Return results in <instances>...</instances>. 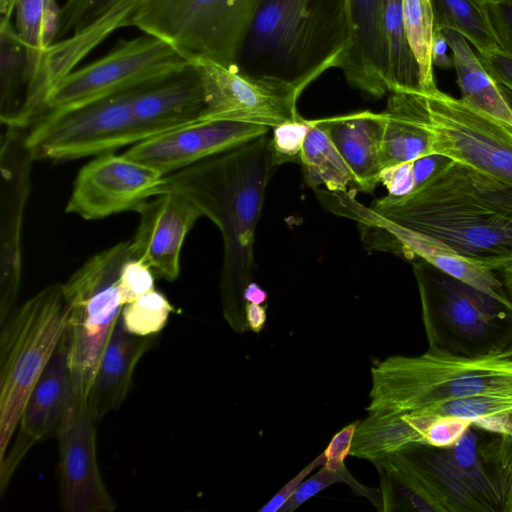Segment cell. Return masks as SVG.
I'll return each instance as SVG.
<instances>
[{
    "instance_id": "1",
    "label": "cell",
    "mask_w": 512,
    "mask_h": 512,
    "mask_svg": "<svg viewBox=\"0 0 512 512\" xmlns=\"http://www.w3.org/2000/svg\"><path fill=\"white\" fill-rule=\"evenodd\" d=\"M275 168L267 133L165 175L155 192L185 195L218 227L224 247L221 300L233 327L244 322L243 293L252 281L256 226Z\"/></svg>"
},
{
    "instance_id": "2",
    "label": "cell",
    "mask_w": 512,
    "mask_h": 512,
    "mask_svg": "<svg viewBox=\"0 0 512 512\" xmlns=\"http://www.w3.org/2000/svg\"><path fill=\"white\" fill-rule=\"evenodd\" d=\"M352 39L349 0H258L235 64L301 94L339 67Z\"/></svg>"
},
{
    "instance_id": "3",
    "label": "cell",
    "mask_w": 512,
    "mask_h": 512,
    "mask_svg": "<svg viewBox=\"0 0 512 512\" xmlns=\"http://www.w3.org/2000/svg\"><path fill=\"white\" fill-rule=\"evenodd\" d=\"M484 431L471 424L453 445L415 443L374 462L381 476L384 511L397 495L419 511L502 512L499 489L483 463Z\"/></svg>"
},
{
    "instance_id": "4",
    "label": "cell",
    "mask_w": 512,
    "mask_h": 512,
    "mask_svg": "<svg viewBox=\"0 0 512 512\" xmlns=\"http://www.w3.org/2000/svg\"><path fill=\"white\" fill-rule=\"evenodd\" d=\"M476 396L512 399V345L476 357L430 348L418 356H390L371 368L366 411L399 415Z\"/></svg>"
},
{
    "instance_id": "5",
    "label": "cell",
    "mask_w": 512,
    "mask_h": 512,
    "mask_svg": "<svg viewBox=\"0 0 512 512\" xmlns=\"http://www.w3.org/2000/svg\"><path fill=\"white\" fill-rule=\"evenodd\" d=\"M370 208L490 270L512 264V222L431 181L405 196L386 195Z\"/></svg>"
},
{
    "instance_id": "6",
    "label": "cell",
    "mask_w": 512,
    "mask_h": 512,
    "mask_svg": "<svg viewBox=\"0 0 512 512\" xmlns=\"http://www.w3.org/2000/svg\"><path fill=\"white\" fill-rule=\"evenodd\" d=\"M71 309L63 284L54 283L15 307L1 324L0 460L66 331Z\"/></svg>"
},
{
    "instance_id": "7",
    "label": "cell",
    "mask_w": 512,
    "mask_h": 512,
    "mask_svg": "<svg viewBox=\"0 0 512 512\" xmlns=\"http://www.w3.org/2000/svg\"><path fill=\"white\" fill-rule=\"evenodd\" d=\"M430 349L476 357L512 345V306L422 259L412 260Z\"/></svg>"
},
{
    "instance_id": "8",
    "label": "cell",
    "mask_w": 512,
    "mask_h": 512,
    "mask_svg": "<svg viewBox=\"0 0 512 512\" xmlns=\"http://www.w3.org/2000/svg\"><path fill=\"white\" fill-rule=\"evenodd\" d=\"M130 257V241L119 242L89 257L63 284L72 308L66 329L68 361L82 402L121 315L118 280Z\"/></svg>"
},
{
    "instance_id": "9",
    "label": "cell",
    "mask_w": 512,
    "mask_h": 512,
    "mask_svg": "<svg viewBox=\"0 0 512 512\" xmlns=\"http://www.w3.org/2000/svg\"><path fill=\"white\" fill-rule=\"evenodd\" d=\"M258 0H144L130 26L168 43L192 64L236 59Z\"/></svg>"
},
{
    "instance_id": "10",
    "label": "cell",
    "mask_w": 512,
    "mask_h": 512,
    "mask_svg": "<svg viewBox=\"0 0 512 512\" xmlns=\"http://www.w3.org/2000/svg\"><path fill=\"white\" fill-rule=\"evenodd\" d=\"M431 133L433 155L512 181V126L439 89L397 93Z\"/></svg>"
},
{
    "instance_id": "11",
    "label": "cell",
    "mask_w": 512,
    "mask_h": 512,
    "mask_svg": "<svg viewBox=\"0 0 512 512\" xmlns=\"http://www.w3.org/2000/svg\"><path fill=\"white\" fill-rule=\"evenodd\" d=\"M190 64L154 36L143 34L123 41L105 56L73 70L56 83L35 120L154 84Z\"/></svg>"
},
{
    "instance_id": "12",
    "label": "cell",
    "mask_w": 512,
    "mask_h": 512,
    "mask_svg": "<svg viewBox=\"0 0 512 512\" xmlns=\"http://www.w3.org/2000/svg\"><path fill=\"white\" fill-rule=\"evenodd\" d=\"M133 91L38 117L26 128L27 143L36 160L99 156L137 143Z\"/></svg>"
},
{
    "instance_id": "13",
    "label": "cell",
    "mask_w": 512,
    "mask_h": 512,
    "mask_svg": "<svg viewBox=\"0 0 512 512\" xmlns=\"http://www.w3.org/2000/svg\"><path fill=\"white\" fill-rule=\"evenodd\" d=\"M205 92V110L200 121H232L273 128L298 121L299 91L273 78L257 77L236 64L199 60Z\"/></svg>"
},
{
    "instance_id": "14",
    "label": "cell",
    "mask_w": 512,
    "mask_h": 512,
    "mask_svg": "<svg viewBox=\"0 0 512 512\" xmlns=\"http://www.w3.org/2000/svg\"><path fill=\"white\" fill-rule=\"evenodd\" d=\"M0 147V325L15 308L22 279V229L33 162L27 129L5 126Z\"/></svg>"
},
{
    "instance_id": "15",
    "label": "cell",
    "mask_w": 512,
    "mask_h": 512,
    "mask_svg": "<svg viewBox=\"0 0 512 512\" xmlns=\"http://www.w3.org/2000/svg\"><path fill=\"white\" fill-rule=\"evenodd\" d=\"M68 354L65 331L27 400L13 444L0 460V496L7 490L31 448L45 438H57L74 421L83 403L69 366Z\"/></svg>"
},
{
    "instance_id": "16",
    "label": "cell",
    "mask_w": 512,
    "mask_h": 512,
    "mask_svg": "<svg viewBox=\"0 0 512 512\" xmlns=\"http://www.w3.org/2000/svg\"><path fill=\"white\" fill-rule=\"evenodd\" d=\"M164 176L124 154L96 156L79 170L65 211L85 220L135 211L155 195Z\"/></svg>"
},
{
    "instance_id": "17",
    "label": "cell",
    "mask_w": 512,
    "mask_h": 512,
    "mask_svg": "<svg viewBox=\"0 0 512 512\" xmlns=\"http://www.w3.org/2000/svg\"><path fill=\"white\" fill-rule=\"evenodd\" d=\"M144 0H67L56 41L42 57L40 84L51 89L111 34L130 21Z\"/></svg>"
},
{
    "instance_id": "18",
    "label": "cell",
    "mask_w": 512,
    "mask_h": 512,
    "mask_svg": "<svg viewBox=\"0 0 512 512\" xmlns=\"http://www.w3.org/2000/svg\"><path fill=\"white\" fill-rule=\"evenodd\" d=\"M270 129L232 121H199L135 143L123 154L168 175L265 135Z\"/></svg>"
},
{
    "instance_id": "19",
    "label": "cell",
    "mask_w": 512,
    "mask_h": 512,
    "mask_svg": "<svg viewBox=\"0 0 512 512\" xmlns=\"http://www.w3.org/2000/svg\"><path fill=\"white\" fill-rule=\"evenodd\" d=\"M139 224L129 239L132 258L146 263L155 277L174 281L180 274L185 238L202 216L188 197L164 192L142 202L135 210Z\"/></svg>"
},
{
    "instance_id": "20",
    "label": "cell",
    "mask_w": 512,
    "mask_h": 512,
    "mask_svg": "<svg viewBox=\"0 0 512 512\" xmlns=\"http://www.w3.org/2000/svg\"><path fill=\"white\" fill-rule=\"evenodd\" d=\"M95 422L83 402L74 421L57 437L60 503L66 512H110L116 508L98 467Z\"/></svg>"
},
{
    "instance_id": "21",
    "label": "cell",
    "mask_w": 512,
    "mask_h": 512,
    "mask_svg": "<svg viewBox=\"0 0 512 512\" xmlns=\"http://www.w3.org/2000/svg\"><path fill=\"white\" fill-rule=\"evenodd\" d=\"M204 110V86L195 64L132 94L138 142L199 122Z\"/></svg>"
},
{
    "instance_id": "22",
    "label": "cell",
    "mask_w": 512,
    "mask_h": 512,
    "mask_svg": "<svg viewBox=\"0 0 512 512\" xmlns=\"http://www.w3.org/2000/svg\"><path fill=\"white\" fill-rule=\"evenodd\" d=\"M383 2L349 0L353 39L338 67L353 88L375 99L387 92L386 49L382 31Z\"/></svg>"
},
{
    "instance_id": "23",
    "label": "cell",
    "mask_w": 512,
    "mask_h": 512,
    "mask_svg": "<svg viewBox=\"0 0 512 512\" xmlns=\"http://www.w3.org/2000/svg\"><path fill=\"white\" fill-rule=\"evenodd\" d=\"M316 122L329 134L350 168L356 192H373L383 170L384 113L365 110L320 118Z\"/></svg>"
},
{
    "instance_id": "24",
    "label": "cell",
    "mask_w": 512,
    "mask_h": 512,
    "mask_svg": "<svg viewBox=\"0 0 512 512\" xmlns=\"http://www.w3.org/2000/svg\"><path fill=\"white\" fill-rule=\"evenodd\" d=\"M154 341L155 335L130 333L119 317L100 358L86 400L87 409L95 421L121 406L132 386L137 363Z\"/></svg>"
},
{
    "instance_id": "25",
    "label": "cell",
    "mask_w": 512,
    "mask_h": 512,
    "mask_svg": "<svg viewBox=\"0 0 512 512\" xmlns=\"http://www.w3.org/2000/svg\"><path fill=\"white\" fill-rule=\"evenodd\" d=\"M442 32L452 52L461 99L512 126V108L468 41L456 31L444 29Z\"/></svg>"
},
{
    "instance_id": "26",
    "label": "cell",
    "mask_w": 512,
    "mask_h": 512,
    "mask_svg": "<svg viewBox=\"0 0 512 512\" xmlns=\"http://www.w3.org/2000/svg\"><path fill=\"white\" fill-rule=\"evenodd\" d=\"M426 181L466 198L512 222V181L448 160Z\"/></svg>"
},
{
    "instance_id": "27",
    "label": "cell",
    "mask_w": 512,
    "mask_h": 512,
    "mask_svg": "<svg viewBox=\"0 0 512 512\" xmlns=\"http://www.w3.org/2000/svg\"><path fill=\"white\" fill-rule=\"evenodd\" d=\"M308 123L299 161L306 185L313 189L323 186L328 191L354 194V176L329 134L316 119L308 120Z\"/></svg>"
},
{
    "instance_id": "28",
    "label": "cell",
    "mask_w": 512,
    "mask_h": 512,
    "mask_svg": "<svg viewBox=\"0 0 512 512\" xmlns=\"http://www.w3.org/2000/svg\"><path fill=\"white\" fill-rule=\"evenodd\" d=\"M382 31L386 49L387 92L424 93L420 69L405 32L402 0H384Z\"/></svg>"
},
{
    "instance_id": "29",
    "label": "cell",
    "mask_w": 512,
    "mask_h": 512,
    "mask_svg": "<svg viewBox=\"0 0 512 512\" xmlns=\"http://www.w3.org/2000/svg\"><path fill=\"white\" fill-rule=\"evenodd\" d=\"M383 113V169L433 155L431 133L410 113L397 93H391Z\"/></svg>"
},
{
    "instance_id": "30",
    "label": "cell",
    "mask_w": 512,
    "mask_h": 512,
    "mask_svg": "<svg viewBox=\"0 0 512 512\" xmlns=\"http://www.w3.org/2000/svg\"><path fill=\"white\" fill-rule=\"evenodd\" d=\"M15 11V27L26 52L27 88L39 71L44 52L56 41L61 8L56 0H17Z\"/></svg>"
},
{
    "instance_id": "31",
    "label": "cell",
    "mask_w": 512,
    "mask_h": 512,
    "mask_svg": "<svg viewBox=\"0 0 512 512\" xmlns=\"http://www.w3.org/2000/svg\"><path fill=\"white\" fill-rule=\"evenodd\" d=\"M423 443L405 415H371L359 421L350 455L372 463Z\"/></svg>"
},
{
    "instance_id": "32",
    "label": "cell",
    "mask_w": 512,
    "mask_h": 512,
    "mask_svg": "<svg viewBox=\"0 0 512 512\" xmlns=\"http://www.w3.org/2000/svg\"><path fill=\"white\" fill-rule=\"evenodd\" d=\"M435 31L450 29L471 42L477 53L499 48L484 2L480 0H430Z\"/></svg>"
},
{
    "instance_id": "33",
    "label": "cell",
    "mask_w": 512,
    "mask_h": 512,
    "mask_svg": "<svg viewBox=\"0 0 512 512\" xmlns=\"http://www.w3.org/2000/svg\"><path fill=\"white\" fill-rule=\"evenodd\" d=\"M0 39V120L2 125L11 126L22 107L19 96L20 85L24 84L26 90V52L11 20H0Z\"/></svg>"
},
{
    "instance_id": "34",
    "label": "cell",
    "mask_w": 512,
    "mask_h": 512,
    "mask_svg": "<svg viewBox=\"0 0 512 512\" xmlns=\"http://www.w3.org/2000/svg\"><path fill=\"white\" fill-rule=\"evenodd\" d=\"M404 27L408 43L418 63L424 93L437 90L431 46L435 33L430 0H402Z\"/></svg>"
},
{
    "instance_id": "35",
    "label": "cell",
    "mask_w": 512,
    "mask_h": 512,
    "mask_svg": "<svg viewBox=\"0 0 512 512\" xmlns=\"http://www.w3.org/2000/svg\"><path fill=\"white\" fill-rule=\"evenodd\" d=\"M173 307L168 299L155 289L123 306L121 320L135 335H155L166 325Z\"/></svg>"
},
{
    "instance_id": "36",
    "label": "cell",
    "mask_w": 512,
    "mask_h": 512,
    "mask_svg": "<svg viewBox=\"0 0 512 512\" xmlns=\"http://www.w3.org/2000/svg\"><path fill=\"white\" fill-rule=\"evenodd\" d=\"M488 434L480 442V456L499 489L504 512L512 502V434Z\"/></svg>"
},
{
    "instance_id": "37",
    "label": "cell",
    "mask_w": 512,
    "mask_h": 512,
    "mask_svg": "<svg viewBox=\"0 0 512 512\" xmlns=\"http://www.w3.org/2000/svg\"><path fill=\"white\" fill-rule=\"evenodd\" d=\"M308 128V120L303 117L298 121L287 122L272 128L270 150L275 167L288 162L299 164Z\"/></svg>"
},
{
    "instance_id": "38",
    "label": "cell",
    "mask_w": 512,
    "mask_h": 512,
    "mask_svg": "<svg viewBox=\"0 0 512 512\" xmlns=\"http://www.w3.org/2000/svg\"><path fill=\"white\" fill-rule=\"evenodd\" d=\"M154 279L155 275L146 263L128 258L122 265L118 280L123 306L154 290Z\"/></svg>"
},
{
    "instance_id": "39",
    "label": "cell",
    "mask_w": 512,
    "mask_h": 512,
    "mask_svg": "<svg viewBox=\"0 0 512 512\" xmlns=\"http://www.w3.org/2000/svg\"><path fill=\"white\" fill-rule=\"evenodd\" d=\"M338 482H346L353 486L355 480L348 470L332 471L323 467L313 476L303 481L290 500L281 508L280 512H292L320 491Z\"/></svg>"
},
{
    "instance_id": "40",
    "label": "cell",
    "mask_w": 512,
    "mask_h": 512,
    "mask_svg": "<svg viewBox=\"0 0 512 512\" xmlns=\"http://www.w3.org/2000/svg\"><path fill=\"white\" fill-rule=\"evenodd\" d=\"M471 424V421L455 417L435 418L425 432L424 443L435 447L451 446L465 434Z\"/></svg>"
},
{
    "instance_id": "41",
    "label": "cell",
    "mask_w": 512,
    "mask_h": 512,
    "mask_svg": "<svg viewBox=\"0 0 512 512\" xmlns=\"http://www.w3.org/2000/svg\"><path fill=\"white\" fill-rule=\"evenodd\" d=\"M498 47L512 55V0H485Z\"/></svg>"
},
{
    "instance_id": "42",
    "label": "cell",
    "mask_w": 512,
    "mask_h": 512,
    "mask_svg": "<svg viewBox=\"0 0 512 512\" xmlns=\"http://www.w3.org/2000/svg\"><path fill=\"white\" fill-rule=\"evenodd\" d=\"M359 421L350 423L336 432L323 451L325 457L324 466L332 471H342L345 458L350 454L355 430Z\"/></svg>"
},
{
    "instance_id": "43",
    "label": "cell",
    "mask_w": 512,
    "mask_h": 512,
    "mask_svg": "<svg viewBox=\"0 0 512 512\" xmlns=\"http://www.w3.org/2000/svg\"><path fill=\"white\" fill-rule=\"evenodd\" d=\"M382 183L390 197H401L409 194L415 188L412 162L384 168L380 175Z\"/></svg>"
},
{
    "instance_id": "44",
    "label": "cell",
    "mask_w": 512,
    "mask_h": 512,
    "mask_svg": "<svg viewBox=\"0 0 512 512\" xmlns=\"http://www.w3.org/2000/svg\"><path fill=\"white\" fill-rule=\"evenodd\" d=\"M477 55L490 76L512 91V55L500 48Z\"/></svg>"
},
{
    "instance_id": "45",
    "label": "cell",
    "mask_w": 512,
    "mask_h": 512,
    "mask_svg": "<svg viewBox=\"0 0 512 512\" xmlns=\"http://www.w3.org/2000/svg\"><path fill=\"white\" fill-rule=\"evenodd\" d=\"M325 457L320 454L307 466H305L295 477L288 481L260 510L259 512H279L290 500L297 488L304 481L310 472L319 465H323Z\"/></svg>"
},
{
    "instance_id": "46",
    "label": "cell",
    "mask_w": 512,
    "mask_h": 512,
    "mask_svg": "<svg viewBox=\"0 0 512 512\" xmlns=\"http://www.w3.org/2000/svg\"><path fill=\"white\" fill-rule=\"evenodd\" d=\"M448 49H450V47L443 32L435 31L431 46V60L433 66L442 69L454 67L453 57L447 54Z\"/></svg>"
},
{
    "instance_id": "47",
    "label": "cell",
    "mask_w": 512,
    "mask_h": 512,
    "mask_svg": "<svg viewBox=\"0 0 512 512\" xmlns=\"http://www.w3.org/2000/svg\"><path fill=\"white\" fill-rule=\"evenodd\" d=\"M267 320V306L253 303H246L244 308V322L252 332L259 334Z\"/></svg>"
},
{
    "instance_id": "48",
    "label": "cell",
    "mask_w": 512,
    "mask_h": 512,
    "mask_svg": "<svg viewBox=\"0 0 512 512\" xmlns=\"http://www.w3.org/2000/svg\"><path fill=\"white\" fill-rule=\"evenodd\" d=\"M245 303L264 304L268 299V293L257 283L251 281L244 290Z\"/></svg>"
},
{
    "instance_id": "49",
    "label": "cell",
    "mask_w": 512,
    "mask_h": 512,
    "mask_svg": "<svg viewBox=\"0 0 512 512\" xmlns=\"http://www.w3.org/2000/svg\"><path fill=\"white\" fill-rule=\"evenodd\" d=\"M17 0H0L1 20H11Z\"/></svg>"
},
{
    "instance_id": "50",
    "label": "cell",
    "mask_w": 512,
    "mask_h": 512,
    "mask_svg": "<svg viewBox=\"0 0 512 512\" xmlns=\"http://www.w3.org/2000/svg\"><path fill=\"white\" fill-rule=\"evenodd\" d=\"M500 88H501V91L504 95V97L506 98L507 102L509 103L510 107L512 108V91H510L509 89H507L506 87L502 86V85H499Z\"/></svg>"
},
{
    "instance_id": "51",
    "label": "cell",
    "mask_w": 512,
    "mask_h": 512,
    "mask_svg": "<svg viewBox=\"0 0 512 512\" xmlns=\"http://www.w3.org/2000/svg\"><path fill=\"white\" fill-rule=\"evenodd\" d=\"M504 512H512V502L505 508Z\"/></svg>"
},
{
    "instance_id": "52",
    "label": "cell",
    "mask_w": 512,
    "mask_h": 512,
    "mask_svg": "<svg viewBox=\"0 0 512 512\" xmlns=\"http://www.w3.org/2000/svg\"><path fill=\"white\" fill-rule=\"evenodd\" d=\"M509 416H510L511 429H512V410L510 411Z\"/></svg>"
},
{
    "instance_id": "53",
    "label": "cell",
    "mask_w": 512,
    "mask_h": 512,
    "mask_svg": "<svg viewBox=\"0 0 512 512\" xmlns=\"http://www.w3.org/2000/svg\"><path fill=\"white\" fill-rule=\"evenodd\" d=\"M480 1L484 2L485 0H480Z\"/></svg>"
}]
</instances>
